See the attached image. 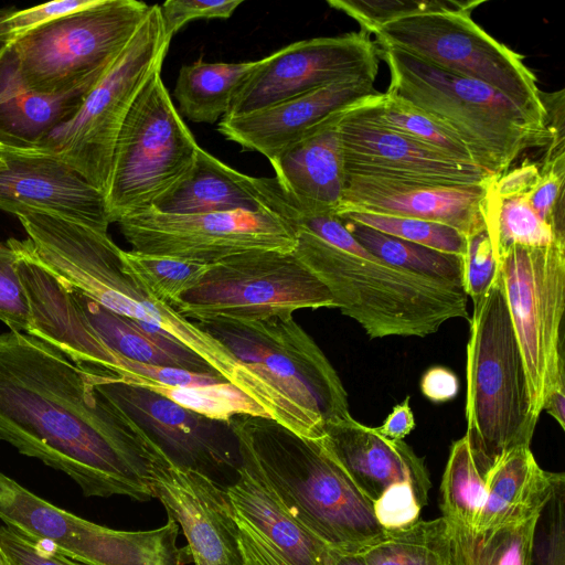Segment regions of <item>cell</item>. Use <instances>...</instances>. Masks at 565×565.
Masks as SVG:
<instances>
[{
	"mask_svg": "<svg viewBox=\"0 0 565 565\" xmlns=\"http://www.w3.org/2000/svg\"><path fill=\"white\" fill-rule=\"evenodd\" d=\"M565 429V376L559 377L545 396L543 409Z\"/></svg>",
	"mask_w": 565,
	"mask_h": 565,
	"instance_id": "obj_51",
	"label": "cell"
},
{
	"mask_svg": "<svg viewBox=\"0 0 565 565\" xmlns=\"http://www.w3.org/2000/svg\"><path fill=\"white\" fill-rule=\"evenodd\" d=\"M117 224L134 252L214 264L247 250L292 252V230L267 210L194 214L148 207Z\"/></svg>",
	"mask_w": 565,
	"mask_h": 565,
	"instance_id": "obj_15",
	"label": "cell"
},
{
	"mask_svg": "<svg viewBox=\"0 0 565 565\" xmlns=\"http://www.w3.org/2000/svg\"><path fill=\"white\" fill-rule=\"evenodd\" d=\"M335 565H365L361 554H338Z\"/></svg>",
	"mask_w": 565,
	"mask_h": 565,
	"instance_id": "obj_52",
	"label": "cell"
},
{
	"mask_svg": "<svg viewBox=\"0 0 565 565\" xmlns=\"http://www.w3.org/2000/svg\"><path fill=\"white\" fill-rule=\"evenodd\" d=\"M345 175L434 183H483L494 175L452 161L411 139L367 121L350 108L339 120Z\"/></svg>",
	"mask_w": 565,
	"mask_h": 565,
	"instance_id": "obj_21",
	"label": "cell"
},
{
	"mask_svg": "<svg viewBox=\"0 0 565 565\" xmlns=\"http://www.w3.org/2000/svg\"><path fill=\"white\" fill-rule=\"evenodd\" d=\"M323 440L358 489L373 503L392 484H412L420 508L431 487L424 459L403 440L390 439L376 427L351 415L326 426Z\"/></svg>",
	"mask_w": 565,
	"mask_h": 565,
	"instance_id": "obj_24",
	"label": "cell"
},
{
	"mask_svg": "<svg viewBox=\"0 0 565 565\" xmlns=\"http://www.w3.org/2000/svg\"><path fill=\"white\" fill-rule=\"evenodd\" d=\"M12 12H13V9H0V44H2V45L6 44V36H4L3 30L1 28V23Z\"/></svg>",
	"mask_w": 565,
	"mask_h": 565,
	"instance_id": "obj_53",
	"label": "cell"
},
{
	"mask_svg": "<svg viewBox=\"0 0 565 565\" xmlns=\"http://www.w3.org/2000/svg\"><path fill=\"white\" fill-rule=\"evenodd\" d=\"M377 54L390 70L386 93L451 130L492 175L511 169L525 150L547 145L545 125L491 86L397 49L379 46Z\"/></svg>",
	"mask_w": 565,
	"mask_h": 565,
	"instance_id": "obj_6",
	"label": "cell"
},
{
	"mask_svg": "<svg viewBox=\"0 0 565 565\" xmlns=\"http://www.w3.org/2000/svg\"><path fill=\"white\" fill-rule=\"evenodd\" d=\"M0 210L18 215L40 212L97 230L110 224L105 195L56 157L36 150L2 148Z\"/></svg>",
	"mask_w": 565,
	"mask_h": 565,
	"instance_id": "obj_20",
	"label": "cell"
},
{
	"mask_svg": "<svg viewBox=\"0 0 565 565\" xmlns=\"http://www.w3.org/2000/svg\"><path fill=\"white\" fill-rule=\"evenodd\" d=\"M469 320L466 436L488 473L510 450L531 446L539 420L500 271L488 292L473 302Z\"/></svg>",
	"mask_w": 565,
	"mask_h": 565,
	"instance_id": "obj_7",
	"label": "cell"
},
{
	"mask_svg": "<svg viewBox=\"0 0 565 565\" xmlns=\"http://www.w3.org/2000/svg\"><path fill=\"white\" fill-rule=\"evenodd\" d=\"M0 547L11 565H82L6 524L0 525Z\"/></svg>",
	"mask_w": 565,
	"mask_h": 565,
	"instance_id": "obj_48",
	"label": "cell"
},
{
	"mask_svg": "<svg viewBox=\"0 0 565 565\" xmlns=\"http://www.w3.org/2000/svg\"><path fill=\"white\" fill-rule=\"evenodd\" d=\"M377 47L363 31L290 43L264 57L223 118L242 116L338 81L376 78Z\"/></svg>",
	"mask_w": 565,
	"mask_h": 565,
	"instance_id": "obj_17",
	"label": "cell"
},
{
	"mask_svg": "<svg viewBox=\"0 0 565 565\" xmlns=\"http://www.w3.org/2000/svg\"><path fill=\"white\" fill-rule=\"evenodd\" d=\"M4 167H6V160H4V157H3L2 149L0 148V169H2Z\"/></svg>",
	"mask_w": 565,
	"mask_h": 565,
	"instance_id": "obj_55",
	"label": "cell"
},
{
	"mask_svg": "<svg viewBox=\"0 0 565 565\" xmlns=\"http://www.w3.org/2000/svg\"><path fill=\"white\" fill-rule=\"evenodd\" d=\"M17 216L28 235V248L46 271L106 309L182 343L257 401L254 375L198 323L151 297L125 270L121 248L107 231L40 212Z\"/></svg>",
	"mask_w": 565,
	"mask_h": 565,
	"instance_id": "obj_2",
	"label": "cell"
},
{
	"mask_svg": "<svg viewBox=\"0 0 565 565\" xmlns=\"http://www.w3.org/2000/svg\"><path fill=\"white\" fill-rule=\"evenodd\" d=\"M173 308L195 323L260 321L299 309L333 308V300L292 252L259 249L210 264Z\"/></svg>",
	"mask_w": 565,
	"mask_h": 565,
	"instance_id": "obj_11",
	"label": "cell"
},
{
	"mask_svg": "<svg viewBox=\"0 0 565 565\" xmlns=\"http://www.w3.org/2000/svg\"><path fill=\"white\" fill-rule=\"evenodd\" d=\"M490 181L450 184L345 175L343 200L337 214L360 210L415 217L446 224L467 237L486 225Z\"/></svg>",
	"mask_w": 565,
	"mask_h": 565,
	"instance_id": "obj_22",
	"label": "cell"
},
{
	"mask_svg": "<svg viewBox=\"0 0 565 565\" xmlns=\"http://www.w3.org/2000/svg\"><path fill=\"white\" fill-rule=\"evenodd\" d=\"M252 178L200 147L189 173L151 207L172 214L265 210Z\"/></svg>",
	"mask_w": 565,
	"mask_h": 565,
	"instance_id": "obj_28",
	"label": "cell"
},
{
	"mask_svg": "<svg viewBox=\"0 0 565 565\" xmlns=\"http://www.w3.org/2000/svg\"><path fill=\"white\" fill-rule=\"evenodd\" d=\"M294 255L329 290L333 308L370 339L433 334L448 320L469 319L462 285L392 266L371 253L335 247L294 226Z\"/></svg>",
	"mask_w": 565,
	"mask_h": 565,
	"instance_id": "obj_4",
	"label": "cell"
},
{
	"mask_svg": "<svg viewBox=\"0 0 565 565\" xmlns=\"http://www.w3.org/2000/svg\"><path fill=\"white\" fill-rule=\"evenodd\" d=\"M365 565H454L450 526L444 516L386 532L360 553Z\"/></svg>",
	"mask_w": 565,
	"mask_h": 565,
	"instance_id": "obj_33",
	"label": "cell"
},
{
	"mask_svg": "<svg viewBox=\"0 0 565 565\" xmlns=\"http://www.w3.org/2000/svg\"><path fill=\"white\" fill-rule=\"evenodd\" d=\"M138 385L216 420L230 422L233 416L242 414L267 417L255 401L227 382L204 386H169L156 383Z\"/></svg>",
	"mask_w": 565,
	"mask_h": 565,
	"instance_id": "obj_40",
	"label": "cell"
},
{
	"mask_svg": "<svg viewBox=\"0 0 565 565\" xmlns=\"http://www.w3.org/2000/svg\"><path fill=\"white\" fill-rule=\"evenodd\" d=\"M0 520L22 534L85 565H185L186 546L177 545L179 524L122 531L82 519L32 493L0 472Z\"/></svg>",
	"mask_w": 565,
	"mask_h": 565,
	"instance_id": "obj_14",
	"label": "cell"
},
{
	"mask_svg": "<svg viewBox=\"0 0 565 565\" xmlns=\"http://www.w3.org/2000/svg\"><path fill=\"white\" fill-rule=\"evenodd\" d=\"M198 324L254 375L259 406L285 428L320 438L327 425L351 415L337 371L292 316Z\"/></svg>",
	"mask_w": 565,
	"mask_h": 565,
	"instance_id": "obj_5",
	"label": "cell"
},
{
	"mask_svg": "<svg viewBox=\"0 0 565 565\" xmlns=\"http://www.w3.org/2000/svg\"><path fill=\"white\" fill-rule=\"evenodd\" d=\"M373 35L439 68L484 83L545 125L536 77L523 56L497 41L467 12H434L388 22Z\"/></svg>",
	"mask_w": 565,
	"mask_h": 565,
	"instance_id": "obj_12",
	"label": "cell"
},
{
	"mask_svg": "<svg viewBox=\"0 0 565 565\" xmlns=\"http://www.w3.org/2000/svg\"><path fill=\"white\" fill-rule=\"evenodd\" d=\"M409 399V396H407L402 403L393 407L383 424L376 427L380 434L394 440H403L409 435L416 426Z\"/></svg>",
	"mask_w": 565,
	"mask_h": 565,
	"instance_id": "obj_50",
	"label": "cell"
},
{
	"mask_svg": "<svg viewBox=\"0 0 565 565\" xmlns=\"http://www.w3.org/2000/svg\"><path fill=\"white\" fill-rule=\"evenodd\" d=\"M95 1L96 0H60L23 10H13L1 23L6 36V44L13 42L33 29L68 13L87 8L94 4Z\"/></svg>",
	"mask_w": 565,
	"mask_h": 565,
	"instance_id": "obj_47",
	"label": "cell"
},
{
	"mask_svg": "<svg viewBox=\"0 0 565 565\" xmlns=\"http://www.w3.org/2000/svg\"><path fill=\"white\" fill-rule=\"evenodd\" d=\"M14 250L0 242V321L11 331L29 329V305Z\"/></svg>",
	"mask_w": 565,
	"mask_h": 565,
	"instance_id": "obj_44",
	"label": "cell"
},
{
	"mask_svg": "<svg viewBox=\"0 0 565 565\" xmlns=\"http://www.w3.org/2000/svg\"><path fill=\"white\" fill-rule=\"evenodd\" d=\"M243 0H168L160 7L164 35L171 42L186 23L194 20L228 19Z\"/></svg>",
	"mask_w": 565,
	"mask_h": 565,
	"instance_id": "obj_45",
	"label": "cell"
},
{
	"mask_svg": "<svg viewBox=\"0 0 565 565\" xmlns=\"http://www.w3.org/2000/svg\"><path fill=\"white\" fill-rule=\"evenodd\" d=\"M199 149L157 71L116 140L105 192L109 222L151 207L189 173Z\"/></svg>",
	"mask_w": 565,
	"mask_h": 565,
	"instance_id": "obj_9",
	"label": "cell"
},
{
	"mask_svg": "<svg viewBox=\"0 0 565 565\" xmlns=\"http://www.w3.org/2000/svg\"><path fill=\"white\" fill-rule=\"evenodd\" d=\"M419 387L427 399L433 403H445L457 396L459 380L451 370L436 365L424 372Z\"/></svg>",
	"mask_w": 565,
	"mask_h": 565,
	"instance_id": "obj_49",
	"label": "cell"
},
{
	"mask_svg": "<svg viewBox=\"0 0 565 565\" xmlns=\"http://www.w3.org/2000/svg\"><path fill=\"white\" fill-rule=\"evenodd\" d=\"M263 62L264 57L237 63H211L199 58L182 65L173 90L180 113L198 124L221 120L238 88Z\"/></svg>",
	"mask_w": 565,
	"mask_h": 565,
	"instance_id": "obj_30",
	"label": "cell"
},
{
	"mask_svg": "<svg viewBox=\"0 0 565 565\" xmlns=\"http://www.w3.org/2000/svg\"><path fill=\"white\" fill-rule=\"evenodd\" d=\"M360 25V31L373 34L382 25L403 18L434 12H467L483 3L482 0H328Z\"/></svg>",
	"mask_w": 565,
	"mask_h": 565,
	"instance_id": "obj_39",
	"label": "cell"
},
{
	"mask_svg": "<svg viewBox=\"0 0 565 565\" xmlns=\"http://www.w3.org/2000/svg\"><path fill=\"white\" fill-rule=\"evenodd\" d=\"M169 45L160 7L150 6L130 42L85 95L75 115L36 151L64 161L105 195L118 134L145 85L162 70Z\"/></svg>",
	"mask_w": 565,
	"mask_h": 565,
	"instance_id": "obj_8",
	"label": "cell"
},
{
	"mask_svg": "<svg viewBox=\"0 0 565 565\" xmlns=\"http://www.w3.org/2000/svg\"><path fill=\"white\" fill-rule=\"evenodd\" d=\"M337 215L342 220L352 221L384 234L439 252L460 256H463L466 253V235L446 224L360 210H345Z\"/></svg>",
	"mask_w": 565,
	"mask_h": 565,
	"instance_id": "obj_38",
	"label": "cell"
},
{
	"mask_svg": "<svg viewBox=\"0 0 565 565\" xmlns=\"http://www.w3.org/2000/svg\"><path fill=\"white\" fill-rule=\"evenodd\" d=\"M420 510L415 491L408 482L392 484L373 502L374 515L386 532L415 523Z\"/></svg>",
	"mask_w": 565,
	"mask_h": 565,
	"instance_id": "obj_46",
	"label": "cell"
},
{
	"mask_svg": "<svg viewBox=\"0 0 565 565\" xmlns=\"http://www.w3.org/2000/svg\"><path fill=\"white\" fill-rule=\"evenodd\" d=\"M237 446L252 457L287 511L340 554H360L386 531L323 436H299L265 416L230 419Z\"/></svg>",
	"mask_w": 565,
	"mask_h": 565,
	"instance_id": "obj_3",
	"label": "cell"
},
{
	"mask_svg": "<svg viewBox=\"0 0 565 565\" xmlns=\"http://www.w3.org/2000/svg\"><path fill=\"white\" fill-rule=\"evenodd\" d=\"M149 9L136 0H96L10 42L25 84L39 93L62 94L98 82Z\"/></svg>",
	"mask_w": 565,
	"mask_h": 565,
	"instance_id": "obj_10",
	"label": "cell"
},
{
	"mask_svg": "<svg viewBox=\"0 0 565 565\" xmlns=\"http://www.w3.org/2000/svg\"><path fill=\"white\" fill-rule=\"evenodd\" d=\"M84 367L95 387L134 419L175 466L200 472L222 487L226 476L236 475L239 455L230 422L188 409L105 369Z\"/></svg>",
	"mask_w": 565,
	"mask_h": 565,
	"instance_id": "obj_16",
	"label": "cell"
},
{
	"mask_svg": "<svg viewBox=\"0 0 565 565\" xmlns=\"http://www.w3.org/2000/svg\"><path fill=\"white\" fill-rule=\"evenodd\" d=\"M343 111L269 160L279 185L310 213L337 215L343 200L345 172L338 128Z\"/></svg>",
	"mask_w": 565,
	"mask_h": 565,
	"instance_id": "obj_25",
	"label": "cell"
},
{
	"mask_svg": "<svg viewBox=\"0 0 565 565\" xmlns=\"http://www.w3.org/2000/svg\"><path fill=\"white\" fill-rule=\"evenodd\" d=\"M484 223L498 260L513 245L546 247L555 242H565V236L559 235L533 210L525 194L499 196L491 190L490 183Z\"/></svg>",
	"mask_w": 565,
	"mask_h": 565,
	"instance_id": "obj_35",
	"label": "cell"
},
{
	"mask_svg": "<svg viewBox=\"0 0 565 565\" xmlns=\"http://www.w3.org/2000/svg\"><path fill=\"white\" fill-rule=\"evenodd\" d=\"M125 270L154 299L173 307L195 287L207 270L205 264L121 249Z\"/></svg>",
	"mask_w": 565,
	"mask_h": 565,
	"instance_id": "obj_37",
	"label": "cell"
},
{
	"mask_svg": "<svg viewBox=\"0 0 565 565\" xmlns=\"http://www.w3.org/2000/svg\"><path fill=\"white\" fill-rule=\"evenodd\" d=\"M375 78L353 77L242 116L222 118L217 130L268 160L332 116L376 93Z\"/></svg>",
	"mask_w": 565,
	"mask_h": 565,
	"instance_id": "obj_23",
	"label": "cell"
},
{
	"mask_svg": "<svg viewBox=\"0 0 565 565\" xmlns=\"http://www.w3.org/2000/svg\"><path fill=\"white\" fill-rule=\"evenodd\" d=\"M539 166L540 175L525 196L540 217L565 236V154L542 157Z\"/></svg>",
	"mask_w": 565,
	"mask_h": 565,
	"instance_id": "obj_41",
	"label": "cell"
},
{
	"mask_svg": "<svg viewBox=\"0 0 565 565\" xmlns=\"http://www.w3.org/2000/svg\"><path fill=\"white\" fill-rule=\"evenodd\" d=\"M565 480L543 509L535 533L533 565H565Z\"/></svg>",
	"mask_w": 565,
	"mask_h": 565,
	"instance_id": "obj_43",
	"label": "cell"
},
{
	"mask_svg": "<svg viewBox=\"0 0 565 565\" xmlns=\"http://www.w3.org/2000/svg\"><path fill=\"white\" fill-rule=\"evenodd\" d=\"M150 475L153 498L180 524L194 565H244L237 524L224 487L175 466L161 449L151 461Z\"/></svg>",
	"mask_w": 565,
	"mask_h": 565,
	"instance_id": "obj_19",
	"label": "cell"
},
{
	"mask_svg": "<svg viewBox=\"0 0 565 565\" xmlns=\"http://www.w3.org/2000/svg\"><path fill=\"white\" fill-rule=\"evenodd\" d=\"M67 287L88 326L108 348L121 356L156 366L218 374L182 343L117 315Z\"/></svg>",
	"mask_w": 565,
	"mask_h": 565,
	"instance_id": "obj_29",
	"label": "cell"
},
{
	"mask_svg": "<svg viewBox=\"0 0 565 565\" xmlns=\"http://www.w3.org/2000/svg\"><path fill=\"white\" fill-rule=\"evenodd\" d=\"M0 439L66 473L86 497L153 498L159 446L84 366L26 332L0 333Z\"/></svg>",
	"mask_w": 565,
	"mask_h": 565,
	"instance_id": "obj_1",
	"label": "cell"
},
{
	"mask_svg": "<svg viewBox=\"0 0 565 565\" xmlns=\"http://www.w3.org/2000/svg\"><path fill=\"white\" fill-rule=\"evenodd\" d=\"M507 305L525 366L533 414L565 376V242L546 247L513 245L499 259Z\"/></svg>",
	"mask_w": 565,
	"mask_h": 565,
	"instance_id": "obj_13",
	"label": "cell"
},
{
	"mask_svg": "<svg viewBox=\"0 0 565 565\" xmlns=\"http://www.w3.org/2000/svg\"><path fill=\"white\" fill-rule=\"evenodd\" d=\"M350 109L361 118L395 131L452 161L477 166L467 146L451 130L386 92H376Z\"/></svg>",
	"mask_w": 565,
	"mask_h": 565,
	"instance_id": "obj_31",
	"label": "cell"
},
{
	"mask_svg": "<svg viewBox=\"0 0 565 565\" xmlns=\"http://www.w3.org/2000/svg\"><path fill=\"white\" fill-rule=\"evenodd\" d=\"M0 565H11L1 547H0Z\"/></svg>",
	"mask_w": 565,
	"mask_h": 565,
	"instance_id": "obj_54",
	"label": "cell"
},
{
	"mask_svg": "<svg viewBox=\"0 0 565 565\" xmlns=\"http://www.w3.org/2000/svg\"><path fill=\"white\" fill-rule=\"evenodd\" d=\"M462 288L472 302L481 299L499 275V260L487 226L467 236Z\"/></svg>",
	"mask_w": 565,
	"mask_h": 565,
	"instance_id": "obj_42",
	"label": "cell"
},
{
	"mask_svg": "<svg viewBox=\"0 0 565 565\" xmlns=\"http://www.w3.org/2000/svg\"><path fill=\"white\" fill-rule=\"evenodd\" d=\"M564 480L563 472L542 469L530 446L510 450L487 473L488 497L475 530H494L540 516Z\"/></svg>",
	"mask_w": 565,
	"mask_h": 565,
	"instance_id": "obj_27",
	"label": "cell"
},
{
	"mask_svg": "<svg viewBox=\"0 0 565 565\" xmlns=\"http://www.w3.org/2000/svg\"><path fill=\"white\" fill-rule=\"evenodd\" d=\"M237 448L236 478L225 492L244 565H335L339 553L287 511L252 457Z\"/></svg>",
	"mask_w": 565,
	"mask_h": 565,
	"instance_id": "obj_18",
	"label": "cell"
},
{
	"mask_svg": "<svg viewBox=\"0 0 565 565\" xmlns=\"http://www.w3.org/2000/svg\"><path fill=\"white\" fill-rule=\"evenodd\" d=\"M539 518L487 531L449 523L454 565H533Z\"/></svg>",
	"mask_w": 565,
	"mask_h": 565,
	"instance_id": "obj_32",
	"label": "cell"
},
{
	"mask_svg": "<svg viewBox=\"0 0 565 565\" xmlns=\"http://www.w3.org/2000/svg\"><path fill=\"white\" fill-rule=\"evenodd\" d=\"M342 221L353 237L381 260L416 274L462 285V256L404 241L352 221Z\"/></svg>",
	"mask_w": 565,
	"mask_h": 565,
	"instance_id": "obj_36",
	"label": "cell"
},
{
	"mask_svg": "<svg viewBox=\"0 0 565 565\" xmlns=\"http://www.w3.org/2000/svg\"><path fill=\"white\" fill-rule=\"evenodd\" d=\"M440 492V508L448 523L475 530L487 501L488 483L466 435L451 446Z\"/></svg>",
	"mask_w": 565,
	"mask_h": 565,
	"instance_id": "obj_34",
	"label": "cell"
},
{
	"mask_svg": "<svg viewBox=\"0 0 565 565\" xmlns=\"http://www.w3.org/2000/svg\"><path fill=\"white\" fill-rule=\"evenodd\" d=\"M96 83L62 94L35 92L21 75L13 45H1L0 147L23 151L39 149L54 129L75 115Z\"/></svg>",
	"mask_w": 565,
	"mask_h": 565,
	"instance_id": "obj_26",
	"label": "cell"
}]
</instances>
